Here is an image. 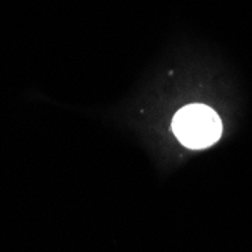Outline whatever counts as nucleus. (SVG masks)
Instances as JSON below:
<instances>
[{"mask_svg":"<svg viewBox=\"0 0 252 252\" xmlns=\"http://www.w3.org/2000/svg\"><path fill=\"white\" fill-rule=\"evenodd\" d=\"M172 131L186 148L204 150L220 139L222 121L212 107L205 104H189L175 113Z\"/></svg>","mask_w":252,"mask_h":252,"instance_id":"1","label":"nucleus"}]
</instances>
